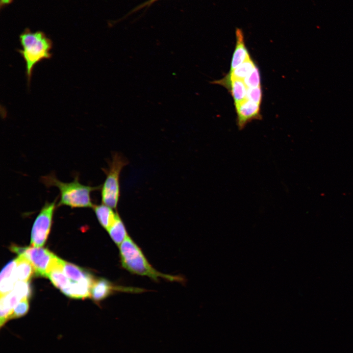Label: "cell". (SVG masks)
Masks as SVG:
<instances>
[{"mask_svg": "<svg viewBox=\"0 0 353 353\" xmlns=\"http://www.w3.org/2000/svg\"><path fill=\"white\" fill-rule=\"evenodd\" d=\"M118 247L122 267L130 273L146 276L155 281H158L160 278L170 281L183 280L180 276L163 274L154 269L129 235Z\"/></svg>", "mask_w": 353, "mask_h": 353, "instance_id": "obj_1", "label": "cell"}, {"mask_svg": "<svg viewBox=\"0 0 353 353\" xmlns=\"http://www.w3.org/2000/svg\"><path fill=\"white\" fill-rule=\"evenodd\" d=\"M22 49L17 50L25 63V74L29 87L34 67L45 59H50L52 54V41L40 31L32 32L25 29L19 36Z\"/></svg>", "mask_w": 353, "mask_h": 353, "instance_id": "obj_2", "label": "cell"}, {"mask_svg": "<svg viewBox=\"0 0 353 353\" xmlns=\"http://www.w3.org/2000/svg\"><path fill=\"white\" fill-rule=\"evenodd\" d=\"M41 181L48 188L55 186L60 191V199L57 207L68 206L71 208H93L91 194L100 188L81 184L78 176L70 182L58 180L54 173H50L41 178Z\"/></svg>", "mask_w": 353, "mask_h": 353, "instance_id": "obj_3", "label": "cell"}, {"mask_svg": "<svg viewBox=\"0 0 353 353\" xmlns=\"http://www.w3.org/2000/svg\"><path fill=\"white\" fill-rule=\"evenodd\" d=\"M128 164L126 157L114 153L108 167L103 169L106 178L101 188L102 203L116 209L120 197V176L122 169Z\"/></svg>", "mask_w": 353, "mask_h": 353, "instance_id": "obj_4", "label": "cell"}, {"mask_svg": "<svg viewBox=\"0 0 353 353\" xmlns=\"http://www.w3.org/2000/svg\"><path fill=\"white\" fill-rule=\"evenodd\" d=\"M11 250L19 255H24L32 264L36 275L45 277H47L51 267L59 258L41 247L22 248L12 246Z\"/></svg>", "mask_w": 353, "mask_h": 353, "instance_id": "obj_5", "label": "cell"}, {"mask_svg": "<svg viewBox=\"0 0 353 353\" xmlns=\"http://www.w3.org/2000/svg\"><path fill=\"white\" fill-rule=\"evenodd\" d=\"M57 197L52 202L46 201L37 216L31 233V245L40 247L45 243L50 232Z\"/></svg>", "mask_w": 353, "mask_h": 353, "instance_id": "obj_6", "label": "cell"}, {"mask_svg": "<svg viewBox=\"0 0 353 353\" xmlns=\"http://www.w3.org/2000/svg\"><path fill=\"white\" fill-rule=\"evenodd\" d=\"M145 290L139 288L116 285L104 278L94 281L91 289V296L97 301H101L115 292L140 293Z\"/></svg>", "mask_w": 353, "mask_h": 353, "instance_id": "obj_7", "label": "cell"}, {"mask_svg": "<svg viewBox=\"0 0 353 353\" xmlns=\"http://www.w3.org/2000/svg\"><path fill=\"white\" fill-rule=\"evenodd\" d=\"M235 107L237 115V124L240 130L252 120L261 119L259 104L245 99L235 104Z\"/></svg>", "mask_w": 353, "mask_h": 353, "instance_id": "obj_8", "label": "cell"}, {"mask_svg": "<svg viewBox=\"0 0 353 353\" xmlns=\"http://www.w3.org/2000/svg\"><path fill=\"white\" fill-rule=\"evenodd\" d=\"M235 35L236 45L231 59L229 72H231L240 65L251 58L245 45L244 33L242 29L237 28L235 31Z\"/></svg>", "mask_w": 353, "mask_h": 353, "instance_id": "obj_9", "label": "cell"}, {"mask_svg": "<svg viewBox=\"0 0 353 353\" xmlns=\"http://www.w3.org/2000/svg\"><path fill=\"white\" fill-rule=\"evenodd\" d=\"M21 300L13 290L9 293L0 296V326L1 328L10 320L13 310Z\"/></svg>", "mask_w": 353, "mask_h": 353, "instance_id": "obj_10", "label": "cell"}, {"mask_svg": "<svg viewBox=\"0 0 353 353\" xmlns=\"http://www.w3.org/2000/svg\"><path fill=\"white\" fill-rule=\"evenodd\" d=\"M62 268L66 277L73 281L86 282L91 284H93L95 281L90 274L73 264L62 260Z\"/></svg>", "mask_w": 353, "mask_h": 353, "instance_id": "obj_11", "label": "cell"}, {"mask_svg": "<svg viewBox=\"0 0 353 353\" xmlns=\"http://www.w3.org/2000/svg\"><path fill=\"white\" fill-rule=\"evenodd\" d=\"M96 216L101 225L106 230L115 220L118 212L114 209L102 203L94 204L93 207Z\"/></svg>", "mask_w": 353, "mask_h": 353, "instance_id": "obj_12", "label": "cell"}, {"mask_svg": "<svg viewBox=\"0 0 353 353\" xmlns=\"http://www.w3.org/2000/svg\"><path fill=\"white\" fill-rule=\"evenodd\" d=\"M226 87L230 91L234 100V104H237L246 99L248 87L243 80L230 78L229 80L219 84Z\"/></svg>", "mask_w": 353, "mask_h": 353, "instance_id": "obj_13", "label": "cell"}, {"mask_svg": "<svg viewBox=\"0 0 353 353\" xmlns=\"http://www.w3.org/2000/svg\"><path fill=\"white\" fill-rule=\"evenodd\" d=\"M255 64L251 58L240 65L223 78L215 81L213 83L219 84L220 83L229 80L230 78L243 80L252 71Z\"/></svg>", "mask_w": 353, "mask_h": 353, "instance_id": "obj_14", "label": "cell"}, {"mask_svg": "<svg viewBox=\"0 0 353 353\" xmlns=\"http://www.w3.org/2000/svg\"><path fill=\"white\" fill-rule=\"evenodd\" d=\"M107 231L111 239L118 246L129 235L124 223L119 213L115 220Z\"/></svg>", "mask_w": 353, "mask_h": 353, "instance_id": "obj_15", "label": "cell"}, {"mask_svg": "<svg viewBox=\"0 0 353 353\" xmlns=\"http://www.w3.org/2000/svg\"><path fill=\"white\" fill-rule=\"evenodd\" d=\"M16 259L15 273L18 281H28L34 272L32 264L22 254L19 255Z\"/></svg>", "mask_w": 353, "mask_h": 353, "instance_id": "obj_16", "label": "cell"}, {"mask_svg": "<svg viewBox=\"0 0 353 353\" xmlns=\"http://www.w3.org/2000/svg\"><path fill=\"white\" fill-rule=\"evenodd\" d=\"M243 81L248 88L260 86V76L258 67L255 66Z\"/></svg>", "mask_w": 353, "mask_h": 353, "instance_id": "obj_17", "label": "cell"}, {"mask_svg": "<svg viewBox=\"0 0 353 353\" xmlns=\"http://www.w3.org/2000/svg\"><path fill=\"white\" fill-rule=\"evenodd\" d=\"M21 300L27 299L30 296L31 289L28 281H18L13 289Z\"/></svg>", "mask_w": 353, "mask_h": 353, "instance_id": "obj_18", "label": "cell"}, {"mask_svg": "<svg viewBox=\"0 0 353 353\" xmlns=\"http://www.w3.org/2000/svg\"><path fill=\"white\" fill-rule=\"evenodd\" d=\"M29 303L27 299L21 300L14 308L10 320L21 318L28 312Z\"/></svg>", "mask_w": 353, "mask_h": 353, "instance_id": "obj_19", "label": "cell"}, {"mask_svg": "<svg viewBox=\"0 0 353 353\" xmlns=\"http://www.w3.org/2000/svg\"><path fill=\"white\" fill-rule=\"evenodd\" d=\"M262 92L261 86L248 88L246 99L252 102L260 104L262 101Z\"/></svg>", "mask_w": 353, "mask_h": 353, "instance_id": "obj_20", "label": "cell"}, {"mask_svg": "<svg viewBox=\"0 0 353 353\" xmlns=\"http://www.w3.org/2000/svg\"><path fill=\"white\" fill-rule=\"evenodd\" d=\"M159 0H148L147 1H145V2L137 6V7H135L134 9H133L129 14L133 13L134 12H135L140 9H142L144 8H147L151 6V4L154 3L155 2L158 1Z\"/></svg>", "mask_w": 353, "mask_h": 353, "instance_id": "obj_21", "label": "cell"}, {"mask_svg": "<svg viewBox=\"0 0 353 353\" xmlns=\"http://www.w3.org/2000/svg\"><path fill=\"white\" fill-rule=\"evenodd\" d=\"M12 0H0L1 6L9 3Z\"/></svg>", "mask_w": 353, "mask_h": 353, "instance_id": "obj_22", "label": "cell"}]
</instances>
